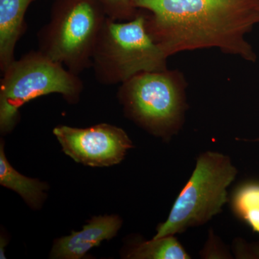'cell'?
I'll return each mask as SVG.
<instances>
[{
    "mask_svg": "<svg viewBox=\"0 0 259 259\" xmlns=\"http://www.w3.org/2000/svg\"><path fill=\"white\" fill-rule=\"evenodd\" d=\"M213 251L209 255V258H231V255L228 253V251L225 249L224 247L221 245V242L218 239L217 237L213 234V233H209V238L207 244L204 246V248L201 252V255L202 258H205L206 255L208 254L209 252Z\"/></svg>",
    "mask_w": 259,
    "mask_h": 259,
    "instance_id": "14",
    "label": "cell"
},
{
    "mask_svg": "<svg viewBox=\"0 0 259 259\" xmlns=\"http://www.w3.org/2000/svg\"><path fill=\"white\" fill-rule=\"evenodd\" d=\"M237 174L238 170L229 156L212 151L202 153L169 215L158 225L153 238L175 236L210 221L228 202L227 189Z\"/></svg>",
    "mask_w": 259,
    "mask_h": 259,
    "instance_id": "6",
    "label": "cell"
},
{
    "mask_svg": "<svg viewBox=\"0 0 259 259\" xmlns=\"http://www.w3.org/2000/svg\"><path fill=\"white\" fill-rule=\"evenodd\" d=\"M0 81V131L7 134L20 120V107L37 97L62 95L70 104L79 101L83 82L62 64L39 51H31L15 59L3 73Z\"/></svg>",
    "mask_w": 259,
    "mask_h": 259,
    "instance_id": "3",
    "label": "cell"
},
{
    "mask_svg": "<svg viewBox=\"0 0 259 259\" xmlns=\"http://www.w3.org/2000/svg\"><path fill=\"white\" fill-rule=\"evenodd\" d=\"M253 141H258V142H259V139H255Z\"/></svg>",
    "mask_w": 259,
    "mask_h": 259,
    "instance_id": "17",
    "label": "cell"
},
{
    "mask_svg": "<svg viewBox=\"0 0 259 259\" xmlns=\"http://www.w3.org/2000/svg\"><path fill=\"white\" fill-rule=\"evenodd\" d=\"M131 259H190L178 240L174 236L153 238L151 241L136 243L125 255Z\"/></svg>",
    "mask_w": 259,
    "mask_h": 259,
    "instance_id": "11",
    "label": "cell"
},
{
    "mask_svg": "<svg viewBox=\"0 0 259 259\" xmlns=\"http://www.w3.org/2000/svg\"><path fill=\"white\" fill-rule=\"evenodd\" d=\"M108 18L115 20L134 19L139 13L131 5V0H98Z\"/></svg>",
    "mask_w": 259,
    "mask_h": 259,
    "instance_id": "13",
    "label": "cell"
},
{
    "mask_svg": "<svg viewBox=\"0 0 259 259\" xmlns=\"http://www.w3.org/2000/svg\"><path fill=\"white\" fill-rule=\"evenodd\" d=\"M54 134L66 154L88 166L117 164L133 147L125 131L110 124H98L87 128L59 125L54 129Z\"/></svg>",
    "mask_w": 259,
    "mask_h": 259,
    "instance_id": "7",
    "label": "cell"
},
{
    "mask_svg": "<svg viewBox=\"0 0 259 259\" xmlns=\"http://www.w3.org/2000/svg\"><path fill=\"white\" fill-rule=\"evenodd\" d=\"M186 87L183 75L177 71L143 72L121 83L117 98L131 120L168 141L185 121Z\"/></svg>",
    "mask_w": 259,
    "mask_h": 259,
    "instance_id": "4",
    "label": "cell"
},
{
    "mask_svg": "<svg viewBox=\"0 0 259 259\" xmlns=\"http://www.w3.org/2000/svg\"><path fill=\"white\" fill-rule=\"evenodd\" d=\"M233 211L242 218L245 213L259 209V184L249 183L242 186L233 195Z\"/></svg>",
    "mask_w": 259,
    "mask_h": 259,
    "instance_id": "12",
    "label": "cell"
},
{
    "mask_svg": "<svg viewBox=\"0 0 259 259\" xmlns=\"http://www.w3.org/2000/svg\"><path fill=\"white\" fill-rule=\"evenodd\" d=\"M122 221L117 215L94 217L79 232L56 240L51 253V258L79 259L89 250L98 246L105 240L117 235Z\"/></svg>",
    "mask_w": 259,
    "mask_h": 259,
    "instance_id": "8",
    "label": "cell"
},
{
    "mask_svg": "<svg viewBox=\"0 0 259 259\" xmlns=\"http://www.w3.org/2000/svg\"><path fill=\"white\" fill-rule=\"evenodd\" d=\"M62 2L37 32V51L79 75L93 66L94 51L107 16L98 0Z\"/></svg>",
    "mask_w": 259,
    "mask_h": 259,
    "instance_id": "5",
    "label": "cell"
},
{
    "mask_svg": "<svg viewBox=\"0 0 259 259\" xmlns=\"http://www.w3.org/2000/svg\"><path fill=\"white\" fill-rule=\"evenodd\" d=\"M146 15L118 23L107 17L93 57L95 79L103 85L125 82L143 72L165 71L168 56L146 28Z\"/></svg>",
    "mask_w": 259,
    "mask_h": 259,
    "instance_id": "2",
    "label": "cell"
},
{
    "mask_svg": "<svg viewBox=\"0 0 259 259\" xmlns=\"http://www.w3.org/2000/svg\"><path fill=\"white\" fill-rule=\"evenodd\" d=\"M254 232L259 233V209L249 211L242 217Z\"/></svg>",
    "mask_w": 259,
    "mask_h": 259,
    "instance_id": "15",
    "label": "cell"
},
{
    "mask_svg": "<svg viewBox=\"0 0 259 259\" xmlns=\"http://www.w3.org/2000/svg\"><path fill=\"white\" fill-rule=\"evenodd\" d=\"M0 184L16 192L35 208L41 204L44 191L48 188L45 183L20 175L10 165L5 156L3 142L0 146Z\"/></svg>",
    "mask_w": 259,
    "mask_h": 259,
    "instance_id": "10",
    "label": "cell"
},
{
    "mask_svg": "<svg viewBox=\"0 0 259 259\" xmlns=\"http://www.w3.org/2000/svg\"><path fill=\"white\" fill-rule=\"evenodd\" d=\"M33 0H0V70L15 60L17 44L27 30L25 15Z\"/></svg>",
    "mask_w": 259,
    "mask_h": 259,
    "instance_id": "9",
    "label": "cell"
},
{
    "mask_svg": "<svg viewBox=\"0 0 259 259\" xmlns=\"http://www.w3.org/2000/svg\"><path fill=\"white\" fill-rule=\"evenodd\" d=\"M131 5L151 13L146 28L168 57L217 48L256 60L245 36L259 23V0H131Z\"/></svg>",
    "mask_w": 259,
    "mask_h": 259,
    "instance_id": "1",
    "label": "cell"
},
{
    "mask_svg": "<svg viewBox=\"0 0 259 259\" xmlns=\"http://www.w3.org/2000/svg\"><path fill=\"white\" fill-rule=\"evenodd\" d=\"M5 241H6L5 238L1 237V242H0V245H0V258L1 259H5L6 258L5 255V246L8 243Z\"/></svg>",
    "mask_w": 259,
    "mask_h": 259,
    "instance_id": "16",
    "label": "cell"
}]
</instances>
